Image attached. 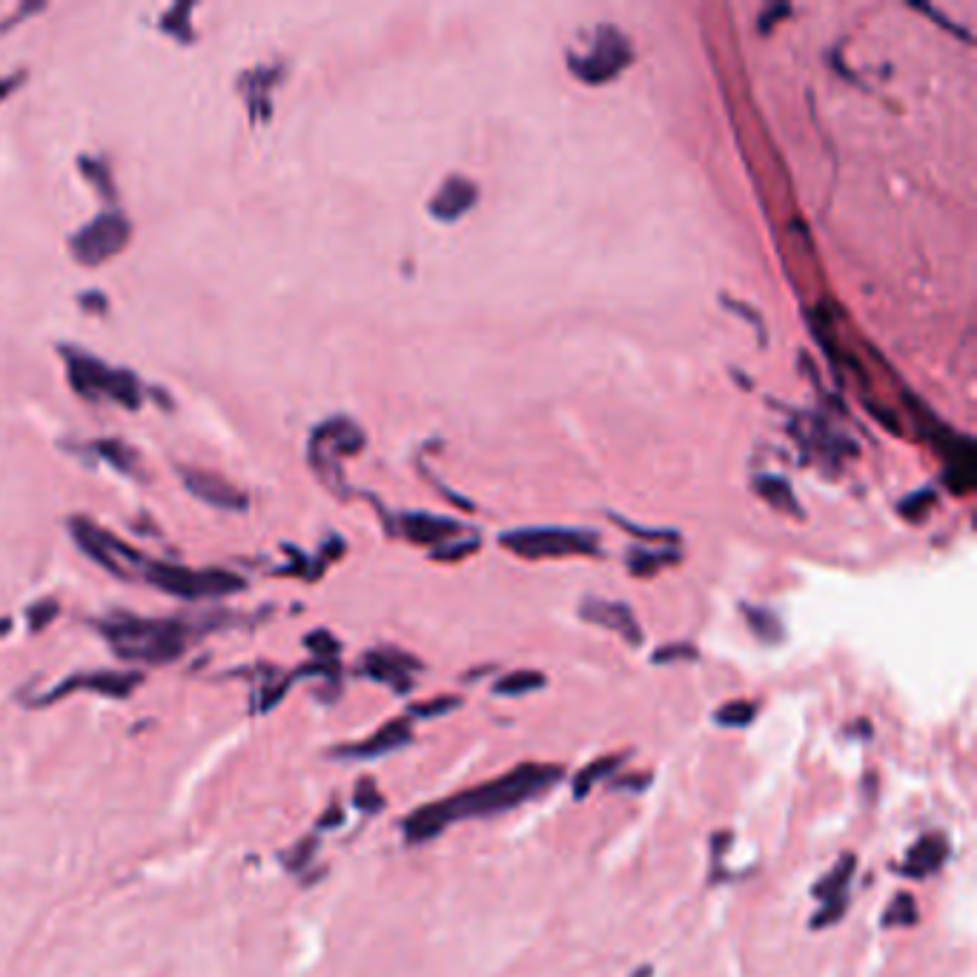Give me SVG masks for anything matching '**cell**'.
Returning a JSON list of instances; mask_svg holds the SVG:
<instances>
[{"instance_id": "obj_9", "label": "cell", "mask_w": 977, "mask_h": 977, "mask_svg": "<svg viewBox=\"0 0 977 977\" xmlns=\"http://www.w3.org/2000/svg\"><path fill=\"white\" fill-rule=\"evenodd\" d=\"M69 531L75 536V542L81 545V551L86 556H92L101 568H107L115 576H127V565L144 568L147 559H141L138 553L132 551L129 545H124L121 539L109 536L107 531H101L98 525L86 522V519H72Z\"/></svg>"}, {"instance_id": "obj_12", "label": "cell", "mask_w": 977, "mask_h": 977, "mask_svg": "<svg viewBox=\"0 0 977 977\" xmlns=\"http://www.w3.org/2000/svg\"><path fill=\"white\" fill-rule=\"evenodd\" d=\"M476 201H479V187H476V181H470V178H465V175H453V178H447L445 184L439 187V192L430 198L427 210H430V215H433L436 221H442V224H453V221H459L462 215H468L470 210L476 207Z\"/></svg>"}, {"instance_id": "obj_15", "label": "cell", "mask_w": 977, "mask_h": 977, "mask_svg": "<svg viewBox=\"0 0 977 977\" xmlns=\"http://www.w3.org/2000/svg\"><path fill=\"white\" fill-rule=\"evenodd\" d=\"M413 740V728L410 720H390V723L379 728L370 740L356 745L339 748V757H353V760H373V757H384L390 751H399L404 745Z\"/></svg>"}, {"instance_id": "obj_25", "label": "cell", "mask_w": 977, "mask_h": 977, "mask_svg": "<svg viewBox=\"0 0 977 977\" xmlns=\"http://www.w3.org/2000/svg\"><path fill=\"white\" fill-rule=\"evenodd\" d=\"M754 717H757V705L748 700L728 702L723 708H717V714H714L717 725H725V728H745V725H751Z\"/></svg>"}, {"instance_id": "obj_30", "label": "cell", "mask_w": 977, "mask_h": 977, "mask_svg": "<svg viewBox=\"0 0 977 977\" xmlns=\"http://www.w3.org/2000/svg\"><path fill=\"white\" fill-rule=\"evenodd\" d=\"M929 505H935V490L923 488V490H917V493H912L909 499H903V502H900V513H903V516H909V519H920V516L929 510Z\"/></svg>"}, {"instance_id": "obj_13", "label": "cell", "mask_w": 977, "mask_h": 977, "mask_svg": "<svg viewBox=\"0 0 977 977\" xmlns=\"http://www.w3.org/2000/svg\"><path fill=\"white\" fill-rule=\"evenodd\" d=\"M141 682L138 674H121V671H98V674H81V677H72L66 680L64 685H58L52 694H46L43 702H55L61 700L64 694L69 691H78V688H86V691H95V694H107V697H115V700H124L135 691V685Z\"/></svg>"}, {"instance_id": "obj_6", "label": "cell", "mask_w": 977, "mask_h": 977, "mask_svg": "<svg viewBox=\"0 0 977 977\" xmlns=\"http://www.w3.org/2000/svg\"><path fill=\"white\" fill-rule=\"evenodd\" d=\"M631 58H634V49H631L628 38L616 26H599L591 49L582 55H571L568 64L582 84L602 86L619 78L622 69L631 64Z\"/></svg>"}, {"instance_id": "obj_18", "label": "cell", "mask_w": 977, "mask_h": 977, "mask_svg": "<svg viewBox=\"0 0 977 977\" xmlns=\"http://www.w3.org/2000/svg\"><path fill=\"white\" fill-rule=\"evenodd\" d=\"M854 869H857V860H854V854H843L837 863H834V869L829 871V874H823L817 883H814V889H811V894L817 897V900H837V897H849V883H851V877H854Z\"/></svg>"}, {"instance_id": "obj_38", "label": "cell", "mask_w": 977, "mask_h": 977, "mask_svg": "<svg viewBox=\"0 0 977 977\" xmlns=\"http://www.w3.org/2000/svg\"><path fill=\"white\" fill-rule=\"evenodd\" d=\"M313 851H316V840H307L304 846H298V849L293 851V857L287 860V866H290V869H301V866H307Z\"/></svg>"}, {"instance_id": "obj_33", "label": "cell", "mask_w": 977, "mask_h": 977, "mask_svg": "<svg viewBox=\"0 0 977 977\" xmlns=\"http://www.w3.org/2000/svg\"><path fill=\"white\" fill-rule=\"evenodd\" d=\"M81 170L101 187V192L104 195H112V178H109V172H107V167L101 164V161H95V158H81Z\"/></svg>"}, {"instance_id": "obj_26", "label": "cell", "mask_w": 977, "mask_h": 977, "mask_svg": "<svg viewBox=\"0 0 977 977\" xmlns=\"http://www.w3.org/2000/svg\"><path fill=\"white\" fill-rule=\"evenodd\" d=\"M886 929H892V926H914L917 923V903H914V897L909 892H900L897 897L892 900V906H889V912L883 914V920H880Z\"/></svg>"}, {"instance_id": "obj_22", "label": "cell", "mask_w": 977, "mask_h": 977, "mask_svg": "<svg viewBox=\"0 0 977 977\" xmlns=\"http://www.w3.org/2000/svg\"><path fill=\"white\" fill-rule=\"evenodd\" d=\"M677 559H680V553L671 551V548H665V551H642V548H637V551L628 553V571L634 576H654L662 568L674 565Z\"/></svg>"}, {"instance_id": "obj_32", "label": "cell", "mask_w": 977, "mask_h": 977, "mask_svg": "<svg viewBox=\"0 0 977 977\" xmlns=\"http://www.w3.org/2000/svg\"><path fill=\"white\" fill-rule=\"evenodd\" d=\"M356 806L362 808V811H367V814H373V811H379V808L384 806L382 794L376 791V783H373V780H362V783L356 786Z\"/></svg>"}, {"instance_id": "obj_1", "label": "cell", "mask_w": 977, "mask_h": 977, "mask_svg": "<svg viewBox=\"0 0 977 977\" xmlns=\"http://www.w3.org/2000/svg\"><path fill=\"white\" fill-rule=\"evenodd\" d=\"M562 780V765L551 763H522L510 768L508 774L488 780L482 786L465 788L453 797L427 803L416 808L404 820V837L407 843L419 846L436 840L447 826L462 823V820H479V817H493L505 814L510 808L525 806L536 797L548 794L556 783Z\"/></svg>"}, {"instance_id": "obj_17", "label": "cell", "mask_w": 977, "mask_h": 977, "mask_svg": "<svg viewBox=\"0 0 977 977\" xmlns=\"http://www.w3.org/2000/svg\"><path fill=\"white\" fill-rule=\"evenodd\" d=\"M402 531L407 539H413L419 545H433L439 539H447V536L462 531V525L453 519H445V516H433V513H404Z\"/></svg>"}, {"instance_id": "obj_34", "label": "cell", "mask_w": 977, "mask_h": 977, "mask_svg": "<svg viewBox=\"0 0 977 977\" xmlns=\"http://www.w3.org/2000/svg\"><path fill=\"white\" fill-rule=\"evenodd\" d=\"M476 548H479V539H465V542H459V545H445V548L433 551V559H439V562H456V559L468 556V553L476 551Z\"/></svg>"}, {"instance_id": "obj_39", "label": "cell", "mask_w": 977, "mask_h": 977, "mask_svg": "<svg viewBox=\"0 0 977 977\" xmlns=\"http://www.w3.org/2000/svg\"><path fill=\"white\" fill-rule=\"evenodd\" d=\"M651 783V777H625V780H619V783H614L616 788H634V791H642V788L648 786Z\"/></svg>"}, {"instance_id": "obj_31", "label": "cell", "mask_w": 977, "mask_h": 977, "mask_svg": "<svg viewBox=\"0 0 977 977\" xmlns=\"http://www.w3.org/2000/svg\"><path fill=\"white\" fill-rule=\"evenodd\" d=\"M462 705V700L459 697H436L433 702H425V705H413L410 708V714L413 717H442V714H447V711H456Z\"/></svg>"}, {"instance_id": "obj_20", "label": "cell", "mask_w": 977, "mask_h": 977, "mask_svg": "<svg viewBox=\"0 0 977 977\" xmlns=\"http://www.w3.org/2000/svg\"><path fill=\"white\" fill-rule=\"evenodd\" d=\"M622 754H616V757H602V760H594L591 765H585L579 774H576V780H574V797L576 800H585L588 794H591V788L599 783V780H605V777H611L614 774L616 768L622 765Z\"/></svg>"}, {"instance_id": "obj_19", "label": "cell", "mask_w": 977, "mask_h": 977, "mask_svg": "<svg viewBox=\"0 0 977 977\" xmlns=\"http://www.w3.org/2000/svg\"><path fill=\"white\" fill-rule=\"evenodd\" d=\"M754 488H757V493L763 496L768 505H774V508L783 510L788 516H800L797 496H794V490H791L786 479H780V476H760L754 482Z\"/></svg>"}, {"instance_id": "obj_36", "label": "cell", "mask_w": 977, "mask_h": 977, "mask_svg": "<svg viewBox=\"0 0 977 977\" xmlns=\"http://www.w3.org/2000/svg\"><path fill=\"white\" fill-rule=\"evenodd\" d=\"M58 614V605L55 602H38V605H32L29 608V625H32V631H41L43 625H49L52 622V616Z\"/></svg>"}, {"instance_id": "obj_23", "label": "cell", "mask_w": 977, "mask_h": 977, "mask_svg": "<svg viewBox=\"0 0 977 977\" xmlns=\"http://www.w3.org/2000/svg\"><path fill=\"white\" fill-rule=\"evenodd\" d=\"M539 688H545V674H539V671H513L493 685V691L499 697H525Z\"/></svg>"}, {"instance_id": "obj_8", "label": "cell", "mask_w": 977, "mask_h": 977, "mask_svg": "<svg viewBox=\"0 0 977 977\" xmlns=\"http://www.w3.org/2000/svg\"><path fill=\"white\" fill-rule=\"evenodd\" d=\"M129 235H132V227H129L127 218L115 213V210H107V213L92 218L89 224H84L78 233L72 235L69 247H72V255L81 264L95 267V264H104V261L121 253L129 244Z\"/></svg>"}, {"instance_id": "obj_3", "label": "cell", "mask_w": 977, "mask_h": 977, "mask_svg": "<svg viewBox=\"0 0 977 977\" xmlns=\"http://www.w3.org/2000/svg\"><path fill=\"white\" fill-rule=\"evenodd\" d=\"M66 367H69V382L75 390L89 399H112L124 407H138L141 404V384L129 370H112L104 362L86 356L81 350L64 347Z\"/></svg>"}, {"instance_id": "obj_35", "label": "cell", "mask_w": 977, "mask_h": 977, "mask_svg": "<svg viewBox=\"0 0 977 977\" xmlns=\"http://www.w3.org/2000/svg\"><path fill=\"white\" fill-rule=\"evenodd\" d=\"M307 648H313L319 657H327V659H333L336 654H339V642L330 637L327 631H316L313 637H307Z\"/></svg>"}, {"instance_id": "obj_42", "label": "cell", "mask_w": 977, "mask_h": 977, "mask_svg": "<svg viewBox=\"0 0 977 977\" xmlns=\"http://www.w3.org/2000/svg\"><path fill=\"white\" fill-rule=\"evenodd\" d=\"M6 631H9V622L3 619V622H0V634H6Z\"/></svg>"}, {"instance_id": "obj_2", "label": "cell", "mask_w": 977, "mask_h": 977, "mask_svg": "<svg viewBox=\"0 0 977 977\" xmlns=\"http://www.w3.org/2000/svg\"><path fill=\"white\" fill-rule=\"evenodd\" d=\"M104 637L112 642L115 654L138 662H172L181 657L187 645V628L181 622L164 619H138V616H109L101 622Z\"/></svg>"}, {"instance_id": "obj_10", "label": "cell", "mask_w": 977, "mask_h": 977, "mask_svg": "<svg viewBox=\"0 0 977 977\" xmlns=\"http://www.w3.org/2000/svg\"><path fill=\"white\" fill-rule=\"evenodd\" d=\"M579 616L591 625H599V628H608L614 631L619 637L625 639L628 645H642V628H639L637 616L634 611L625 605V602H608V599H596V596H588L582 605H579Z\"/></svg>"}, {"instance_id": "obj_11", "label": "cell", "mask_w": 977, "mask_h": 977, "mask_svg": "<svg viewBox=\"0 0 977 977\" xmlns=\"http://www.w3.org/2000/svg\"><path fill=\"white\" fill-rule=\"evenodd\" d=\"M181 479H184V488L190 490L195 499L213 505V508L221 510H247L250 499L244 490H238L235 485H230L227 479L215 476V473H207V470L198 468H181Z\"/></svg>"}, {"instance_id": "obj_7", "label": "cell", "mask_w": 977, "mask_h": 977, "mask_svg": "<svg viewBox=\"0 0 977 977\" xmlns=\"http://www.w3.org/2000/svg\"><path fill=\"white\" fill-rule=\"evenodd\" d=\"M364 447V433L362 427H356L350 419H327L324 425L313 430L310 439V462L313 468L319 470V476L330 485L333 490H339L341 470H339V456H353Z\"/></svg>"}, {"instance_id": "obj_5", "label": "cell", "mask_w": 977, "mask_h": 977, "mask_svg": "<svg viewBox=\"0 0 977 977\" xmlns=\"http://www.w3.org/2000/svg\"><path fill=\"white\" fill-rule=\"evenodd\" d=\"M502 545L525 559H553V556H585L596 553V533L576 528H516L502 533Z\"/></svg>"}, {"instance_id": "obj_40", "label": "cell", "mask_w": 977, "mask_h": 977, "mask_svg": "<svg viewBox=\"0 0 977 977\" xmlns=\"http://www.w3.org/2000/svg\"><path fill=\"white\" fill-rule=\"evenodd\" d=\"M21 78L23 75H9V78H0V101H3V98H6V95L15 89V86L21 84Z\"/></svg>"}, {"instance_id": "obj_37", "label": "cell", "mask_w": 977, "mask_h": 977, "mask_svg": "<svg viewBox=\"0 0 977 977\" xmlns=\"http://www.w3.org/2000/svg\"><path fill=\"white\" fill-rule=\"evenodd\" d=\"M677 659H697V651L691 645H665L654 654V662H659V665H668V662H677Z\"/></svg>"}, {"instance_id": "obj_4", "label": "cell", "mask_w": 977, "mask_h": 977, "mask_svg": "<svg viewBox=\"0 0 977 977\" xmlns=\"http://www.w3.org/2000/svg\"><path fill=\"white\" fill-rule=\"evenodd\" d=\"M141 574L155 588H161V591H167L172 596H181V599H207V596H224L244 588L241 576L221 571V568L192 571V568L167 565V562H144Z\"/></svg>"}, {"instance_id": "obj_16", "label": "cell", "mask_w": 977, "mask_h": 977, "mask_svg": "<svg viewBox=\"0 0 977 977\" xmlns=\"http://www.w3.org/2000/svg\"><path fill=\"white\" fill-rule=\"evenodd\" d=\"M949 840L943 834H923L912 849L906 851V860L900 871L912 880H923L929 874H935L937 869H943V863L949 860Z\"/></svg>"}, {"instance_id": "obj_28", "label": "cell", "mask_w": 977, "mask_h": 977, "mask_svg": "<svg viewBox=\"0 0 977 977\" xmlns=\"http://www.w3.org/2000/svg\"><path fill=\"white\" fill-rule=\"evenodd\" d=\"M95 450H98V453H101L107 462H112L115 468H121V470H132L135 468V459H138V456H135V453H132V450H129L124 442H98V445H95Z\"/></svg>"}, {"instance_id": "obj_24", "label": "cell", "mask_w": 977, "mask_h": 977, "mask_svg": "<svg viewBox=\"0 0 977 977\" xmlns=\"http://www.w3.org/2000/svg\"><path fill=\"white\" fill-rule=\"evenodd\" d=\"M743 614L748 628L763 639V642H780L783 639V625H780V619L771 614V611L754 608V605H743Z\"/></svg>"}, {"instance_id": "obj_14", "label": "cell", "mask_w": 977, "mask_h": 977, "mask_svg": "<svg viewBox=\"0 0 977 977\" xmlns=\"http://www.w3.org/2000/svg\"><path fill=\"white\" fill-rule=\"evenodd\" d=\"M416 668H419V662L410 659L407 654H399V651H370L364 657V674L370 680L390 685L399 694L413 688L410 671H416Z\"/></svg>"}, {"instance_id": "obj_21", "label": "cell", "mask_w": 977, "mask_h": 977, "mask_svg": "<svg viewBox=\"0 0 977 977\" xmlns=\"http://www.w3.org/2000/svg\"><path fill=\"white\" fill-rule=\"evenodd\" d=\"M276 78H278L276 69H267V66L255 69V72H250V75L244 78L247 98H250V107H253V118L255 115H258V118H267V112H270V104H267V89L276 84Z\"/></svg>"}, {"instance_id": "obj_29", "label": "cell", "mask_w": 977, "mask_h": 977, "mask_svg": "<svg viewBox=\"0 0 977 977\" xmlns=\"http://www.w3.org/2000/svg\"><path fill=\"white\" fill-rule=\"evenodd\" d=\"M846 906H849V897H837V900H826L823 909L811 917V926L814 929H826L831 923H837L843 914H846Z\"/></svg>"}, {"instance_id": "obj_27", "label": "cell", "mask_w": 977, "mask_h": 977, "mask_svg": "<svg viewBox=\"0 0 977 977\" xmlns=\"http://www.w3.org/2000/svg\"><path fill=\"white\" fill-rule=\"evenodd\" d=\"M190 15H192V3H178V6H172L170 12L161 18V26H164L167 32H172L175 38L187 41V38H192Z\"/></svg>"}, {"instance_id": "obj_41", "label": "cell", "mask_w": 977, "mask_h": 977, "mask_svg": "<svg viewBox=\"0 0 977 977\" xmlns=\"http://www.w3.org/2000/svg\"><path fill=\"white\" fill-rule=\"evenodd\" d=\"M327 814H330V817H327V820H321V826H336V823H341V811H339V808H330Z\"/></svg>"}]
</instances>
